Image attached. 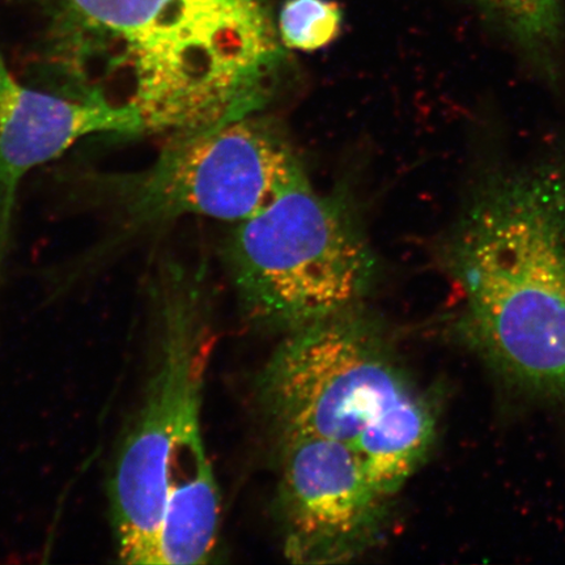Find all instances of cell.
Wrapping results in <instances>:
<instances>
[{
	"label": "cell",
	"instance_id": "cell-9",
	"mask_svg": "<svg viewBox=\"0 0 565 565\" xmlns=\"http://www.w3.org/2000/svg\"><path fill=\"white\" fill-rule=\"evenodd\" d=\"M470 10L547 81L563 74L565 0H450Z\"/></svg>",
	"mask_w": 565,
	"mask_h": 565
},
{
	"label": "cell",
	"instance_id": "cell-3",
	"mask_svg": "<svg viewBox=\"0 0 565 565\" xmlns=\"http://www.w3.org/2000/svg\"><path fill=\"white\" fill-rule=\"evenodd\" d=\"M258 395L279 437L344 445L392 498L435 439L433 404L365 306L282 334Z\"/></svg>",
	"mask_w": 565,
	"mask_h": 565
},
{
	"label": "cell",
	"instance_id": "cell-1",
	"mask_svg": "<svg viewBox=\"0 0 565 565\" xmlns=\"http://www.w3.org/2000/svg\"><path fill=\"white\" fill-rule=\"evenodd\" d=\"M461 329L501 377L565 398V151L484 168L437 247Z\"/></svg>",
	"mask_w": 565,
	"mask_h": 565
},
{
	"label": "cell",
	"instance_id": "cell-7",
	"mask_svg": "<svg viewBox=\"0 0 565 565\" xmlns=\"http://www.w3.org/2000/svg\"><path fill=\"white\" fill-rule=\"evenodd\" d=\"M92 136L140 137L136 109L21 83L0 49V289L9 267L21 183L33 169Z\"/></svg>",
	"mask_w": 565,
	"mask_h": 565
},
{
	"label": "cell",
	"instance_id": "cell-10",
	"mask_svg": "<svg viewBox=\"0 0 565 565\" xmlns=\"http://www.w3.org/2000/svg\"><path fill=\"white\" fill-rule=\"evenodd\" d=\"M342 25L343 10L335 0H286L277 28L282 46L316 52L334 42Z\"/></svg>",
	"mask_w": 565,
	"mask_h": 565
},
{
	"label": "cell",
	"instance_id": "cell-6",
	"mask_svg": "<svg viewBox=\"0 0 565 565\" xmlns=\"http://www.w3.org/2000/svg\"><path fill=\"white\" fill-rule=\"evenodd\" d=\"M275 512L282 554L294 564L360 559L383 541L394 498L344 445L280 436Z\"/></svg>",
	"mask_w": 565,
	"mask_h": 565
},
{
	"label": "cell",
	"instance_id": "cell-4",
	"mask_svg": "<svg viewBox=\"0 0 565 565\" xmlns=\"http://www.w3.org/2000/svg\"><path fill=\"white\" fill-rule=\"evenodd\" d=\"M225 252L245 313L282 334L365 306L376 281L355 212L309 181L237 223Z\"/></svg>",
	"mask_w": 565,
	"mask_h": 565
},
{
	"label": "cell",
	"instance_id": "cell-8",
	"mask_svg": "<svg viewBox=\"0 0 565 565\" xmlns=\"http://www.w3.org/2000/svg\"><path fill=\"white\" fill-rule=\"evenodd\" d=\"M186 0H62L55 44L113 52L152 38Z\"/></svg>",
	"mask_w": 565,
	"mask_h": 565
},
{
	"label": "cell",
	"instance_id": "cell-5",
	"mask_svg": "<svg viewBox=\"0 0 565 565\" xmlns=\"http://www.w3.org/2000/svg\"><path fill=\"white\" fill-rule=\"evenodd\" d=\"M98 179L117 227L104 249L185 215L244 222L308 182L288 140L254 115L169 137L143 171Z\"/></svg>",
	"mask_w": 565,
	"mask_h": 565
},
{
	"label": "cell",
	"instance_id": "cell-2",
	"mask_svg": "<svg viewBox=\"0 0 565 565\" xmlns=\"http://www.w3.org/2000/svg\"><path fill=\"white\" fill-rule=\"evenodd\" d=\"M166 275L153 370L108 479L110 524L122 563L209 564L222 524L201 418L212 334L200 294Z\"/></svg>",
	"mask_w": 565,
	"mask_h": 565
}]
</instances>
